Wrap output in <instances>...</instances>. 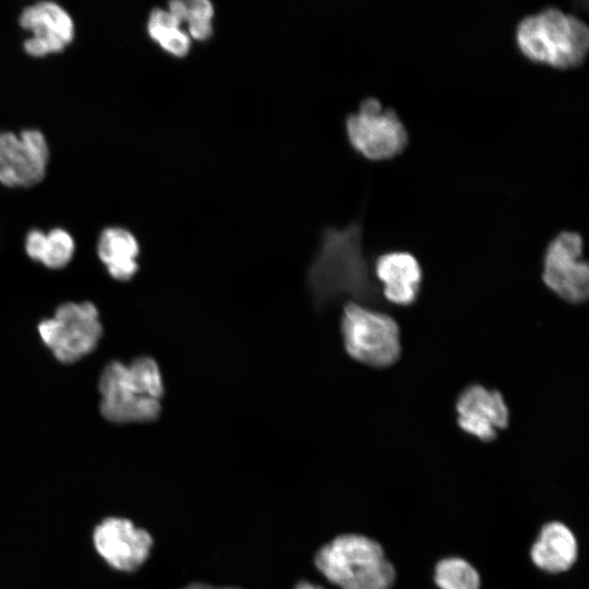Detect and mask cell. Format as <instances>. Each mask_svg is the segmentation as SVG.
<instances>
[{
  "mask_svg": "<svg viewBox=\"0 0 589 589\" xmlns=\"http://www.w3.org/2000/svg\"><path fill=\"white\" fill-rule=\"evenodd\" d=\"M294 589H325L321 586H317L315 584L309 582V581H300Z\"/></svg>",
  "mask_w": 589,
  "mask_h": 589,
  "instance_id": "22",
  "label": "cell"
},
{
  "mask_svg": "<svg viewBox=\"0 0 589 589\" xmlns=\"http://www.w3.org/2000/svg\"><path fill=\"white\" fill-rule=\"evenodd\" d=\"M45 239L46 233L38 229L31 230L27 233L25 239V250L31 259L39 262Z\"/></svg>",
  "mask_w": 589,
  "mask_h": 589,
  "instance_id": "20",
  "label": "cell"
},
{
  "mask_svg": "<svg viewBox=\"0 0 589 589\" xmlns=\"http://www.w3.org/2000/svg\"><path fill=\"white\" fill-rule=\"evenodd\" d=\"M22 28L32 33L23 43L25 52L40 58L63 51L75 35L70 13L55 1L44 0L24 8L19 16Z\"/></svg>",
  "mask_w": 589,
  "mask_h": 589,
  "instance_id": "10",
  "label": "cell"
},
{
  "mask_svg": "<svg viewBox=\"0 0 589 589\" xmlns=\"http://www.w3.org/2000/svg\"><path fill=\"white\" fill-rule=\"evenodd\" d=\"M100 411L116 423L148 422L161 411L164 382L157 362L140 357L125 365L112 361L99 378Z\"/></svg>",
  "mask_w": 589,
  "mask_h": 589,
  "instance_id": "3",
  "label": "cell"
},
{
  "mask_svg": "<svg viewBox=\"0 0 589 589\" xmlns=\"http://www.w3.org/2000/svg\"><path fill=\"white\" fill-rule=\"evenodd\" d=\"M185 31L191 39L204 41L211 38L214 33V4L209 0H185Z\"/></svg>",
  "mask_w": 589,
  "mask_h": 589,
  "instance_id": "19",
  "label": "cell"
},
{
  "mask_svg": "<svg viewBox=\"0 0 589 589\" xmlns=\"http://www.w3.org/2000/svg\"><path fill=\"white\" fill-rule=\"evenodd\" d=\"M345 129L352 148L371 160L393 158L409 142L408 130L397 111L373 96L364 98L358 110L346 117Z\"/></svg>",
  "mask_w": 589,
  "mask_h": 589,
  "instance_id": "6",
  "label": "cell"
},
{
  "mask_svg": "<svg viewBox=\"0 0 589 589\" xmlns=\"http://www.w3.org/2000/svg\"><path fill=\"white\" fill-rule=\"evenodd\" d=\"M455 409L459 428L482 442H492L509 423V409L498 390L481 384L468 385L457 397Z\"/></svg>",
  "mask_w": 589,
  "mask_h": 589,
  "instance_id": "12",
  "label": "cell"
},
{
  "mask_svg": "<svg viewBox=\"0 0 589 589\" xmlns=\"http://www.w3.org/2000/svg\"><path fill=\"white\" fill-rule=\"evenodd\" d=\"M146 31L151 39L169 55L181 58L189 53L192 39L167 8L156 7L151 10Z\"/></svg>",
  "mask_w": 589,
  "mask_h": 589,
  "instance_id": "16",
  "label": "cell"
},
{
  "mask_svg": "<svg viewBox=\"0 0 589 589\" xmlns=\"http://www.w3.org/2000/svg\"><path fill=\"white\" fill-rule=\"evenodd\" d=\"M182 589H240V588H237V587H215V586H211L208 584L194 582V584H190V585L183 587Z\"/></svg>",
  "mask_w": 589,
  "mask_h": 589,
  "instance_id": "21",
  "label": "cell"
},
{
  "mask_svg": "<svg viewBox=\"0 0 589 589\" xmlns=\"http://www.w3.org/2000/svg\"><path fill=\"white\" fill-rule=\"evenodd\" d=\"M434 582L438 589H480L481 578L468 561L445 557L434 568Z\"/></svg>",
  "mask_w": 589,
  "mask_h": 589,
  "instance_id": "17",
  "label": "cell"
},
{
  "mask_svg": "<svg viewBox=\"0 0 589 589\" xmlns=\"http://www.w3.org/2000/svg\"><path fill=\"white\" fill-rule=\"evenodd\" d=\"M374 275L383 284L382 297L396 305H411L418 299L422 268L409 252L390 251L378 255L374 262Z\"/></svg>",
  "mask_w": 589,
  "mask_h": 589,
  "instance_id": "13",
  "label": "cell"
},
{
  "mask_svg": "<svg viewBox=\"0 0 589 589\" xmlns=\"http://www.w3.org/2000/svg\"><path fill=\"white\" fill-rule=\"evenodd\" d=\"M324 577L340 589H392L396 569L383 546L363 534L346 533L323 545L314 557Z\"/></svg>",
  "mask_w": 589,
  "mask_h": 589,
  "instance_id": "4",
  "label": "cell"
},
{
  "mask_svg": "<svg viewBox=\"0 0 589 589\" xmlns=\"http://www.w3.org/2000/svg\"><path fill=\"white\" fill-rule=\"evenodd\" d=\"M74 250L72 236L64 229L55 228L46 233L39 262L49 268H62L71 261Z\"/></svg>",
  "mask_w": 589,
  "mask_h": 589,
  "instance_id": "18",
  "label": "cell"
},
{
  "mask_svg": "<svg viewBox=\"0 0 589 589\" xmlns=\"http://www.w3.org/2000/svg\"><path fill=\"white\" fill-rule=\"evenodd\" d=\"M308 280L315 303L348 294L357 303H383L381 290L362 250V226L353 220L342 228L324 230Z\"/></svg>",
  "mask_w": 589,
  "mask_h": 589,
  "instance_id": "1",
  "label": "cell"
},
{
  "mask_svg": "<svg viewBox=\"0 0 589 589\" xmlns=\"http://www.w3.org/2000/svg\"><path fill=\"white\" fill-rule=\"evenodd\" d=\"M582 251L581 235L564 230L548 243L543 255L544 285L572 304H580L589 297V267Z\"/></svg>",
  "mask_w": 589,
  "mask_h": 589,
  "instance_id": "8",
  "label": "cell"
},
{
  "mask_svg": "<svg viewBox=\"0 0 589 589\" xmlns=\"http://www.w3.org/2000/svg\"><path fill=\"white\" fill-rule=\"evenodd\" d=\"M530 558L536 567L549 574L569 570L578 558L574 532L560 521L543 525L530 549Z\"/></svg>",
  "mask_w": 589,
  "mask_h": 589,
  "instance_id": "14",
  "label": "cell"
},
{
  "mask_svg": "<svg viewBox=\"0 0 589 589\" xmlns=\"http://www.w3.org/2000/svg\"><path fill=\"white\" fill-rule=\"evenodd\" d=\"M519 51L556 69L580 65L589 51V26L578 15L550 5L525 15L515 28Z\"/></svg>",
  "mask_w": 589,
  "mask_h": 589,
  "instance_id": "2",
  "label": "cell"
},
{
  "mask_svg": "<svg viewBox=\"0 0 589 589\" xmlns=\"http://www.w3.org/2000/svg\"><path fill=\"white\" fill-rule=\"evenodd\" d=\"M50 152L45 134L35 128L19 133L0 131V183L31 188L46 176Z\"/></svg>",
  "mask_w": 589,
  "mask_h": 589,
  "instance_id": "9",
  "label": "cell"
},
{
  "mask_svg": "<svg viewBox=\"0 0 589 589\" xmlns=\"http://www.w3.org/2000/svg\"><path fill=\"white\" fill-rule=\"evenodd\" d=\"M340 333L346 352L362 364L385 369L400 358L399 325L386 313L349 301L344 306Z\"/></svg>",
  "mask_w": 589,
  "mask_h": 589,
  "instance_id": "5",
  "label": "cell"
},
{
  "mask_svg": "<svg viewBox=\"0 0 589 589\" xmlns=\"http://www.w3.org/2000/svg\"><path fill=\"white\" fill-rule=\"evenodd\" d=\"M94 545L115 569L136 570L148 557L153 539L144 529L125 518L109 517L94 530Z\"/></svg>",
  "mask_w": 589,
  "mask_h": 589,
  "instance_id": "11",
  "label": "cell"
},
{
  "mask_svg": "<svg viewBox=\"0 0 589 589\" xmlns=\"http://www.w3.org/2000/svg\"><path fill=\"white\" fill-rule=\"evenodd\" d=\"M38 332L59 361L73 363L95 349L103 328L92 302H67L53 317L40 322Z\"/></svg>",
  "mask_w": 589,
  "mask_h": 589,
  "instance_id": "7",
  "label": "cell"
},
{
  "mask_svg": "<svg viewBox=\"0 0 589 589\" xmlns=\"http://www.w3.org/2000/svg\"><path fill=\"white\" fill-rule=\"evenodd\" d=\"M97 253L115 279L129 280L139 268L136 257L140 245L135 236L125 228L104 229L97 243Z\"/></svg>",
  "mask_w": 589,
  "mask_h": 589,
  "instance_id": "15",
  "label": "cell"
}]
</instances>
